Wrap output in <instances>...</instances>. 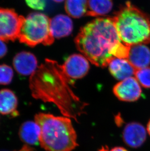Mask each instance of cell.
Wrapping results in <instances>:
<instances>
[{"label":"cell","mask_w":150,"mask_h":151,"mask_svg":"<svg viewBox=\"0 0 150 151\" xmlns=\"http://www.w3.org/2000/svg\"><path fill=\"white\" fill-rule=\"evenodd\" d=\"M75 44L89 61L102 68L114 58L127 59L131 47L120 40L112 17L98 18L87 23L81 28Z\"/></svg>","instance_id":"1"},{"label":"cell","mask_w":150,"mask_h":151,"mask_svg":"<svg viewBox=\"0 0 150 151\" xmlns=\"http://www.w3.org/2000/svg\"><path fill=\"white\" fill-rule=\"evenodd\" d=\"M69 79L64 75L61 66L56 62L46 59L44 64L38 67L30 76L29 88L33 97L44 102L53 103L65 116L76 118L75 103H82L74 93L67 91ZM78 113L79 112H78Z\"/></svg>","instance_id":"2"},{"label":"cell","mask_w":150,"mask_h":151,"mask_svg":"<svg viewBox=\"0 0 150 151\" xmlns=\"http://www.w3.org/2000/svg\"><path fill=\"white\" fill-rule=\"evenodd\" d=\"M35 121L41 128L40 143L47 151H72L78 145L77 135L67 116L39 113Z\"/></svg>","instance_id":"3"},{"label":"cell","mask_w":150,"mask_h":151,"mask_svg":"<svg viewBox=\"0 0 150 151\" xmlns=\"http://www.w3.org/2000/svg\"><path fill=\"white\" fill-rule=\"evenodd\" d=\"M120 40L131 46L150 43V18L127 1L112 17Z\"/></svg>","instance_id":"4"},{"label":"cell","mask_w":150,"mask_h":151,"mask_svg":"<svg viewBox=\"0 0 150 151\" xmlns=\"http://www.w3.org/2000/svg\"><path fill=\"white\" fill-rule=\"evenodd\" d=\"M50 19L44 13H31L24 19L18 39L31 47L42 44H52L54 38L50 30Z\"/></svg>","instance_id":"5"},{"label":"cell","mask_w":150,"mask_h":151,"mask_svg":"<svg viewBox=\"0 0 150 151\" xmlns=\"http://www.w3.org/2000/svg\"><path fill=\"white\" fill-rule=\"evenodd\" d=\"M24 19L13 9L0 8V40L14 41L18 38Z\"/></svg>","instance_id":"6"},{"label":"cell","mask_w":150,"mask_h":151,"mask_svg":"<svg viewBox=\"0 0 150 151\" xmlns=\"http://www.w3.org/2000/svg\"><path fill=\"white\" fill-rule=\"evenodd\" d=\"M61 67L64 75L71 81L84 77L88 73L90 65L84 56L74 54L69 56Z\"/></svg>","instance_id":"7"},{"label":"cell","mask_w":150,"mask_h":151,"mask_svg":"<svg viewBox=\"0 0 150 151\" xmlns=\"http://www.w3.org/2000/svg\"><path fill=\"white\" fill-rule=\"evenodd\" d=\"M113 91L119 100L129 102L139 100L142 94L140 84L133 77L120 81L114 86Z\"/></svg>","instance_id":"8"},{"label":"cell","mask_w":150,"mask_h":151,"mask_svg":"<svg viewBox=\"0 0 150 151\" xmlns=\"http://www.w3.org/2000/svg\"><path fill=\"white\" fill-rule=\"evenodd\" d=\"M147 131L142 125L133 122L127 124L122 132V138L129 147L137 148L146 140Z\"/></svg>","instance_id":"9"},{"label":"cell","mask_w":150,"mask_h":151,"mask_svg":"<svg viewBox=\"0 0 150 151\" xmlns=\"http://www.w3.org/2000/svg\"><path fill=\"white\" fill-rule=\"evenodd\" d=\"M13 64L17 73L22 76H31L38 68L37 58L26 51L16 54L13 59Z\"/></svg>","instance_id":"10"},{"label":"cell","mask_w":150,"mask_h":151,"mask_svg":"<svg viewBox=\"0 0 150 151\" xmlns=\"http://www.w3.org/2000/svg\"><path fill=\"white\" fill-rule=\"evenodd\" d=\"M127 60L136 70L148 67L150 64V49L145 44L131 46Z\"/></svg>","instance_id":"11"},{"label":"cell","mask_w":150,"mask_h":151,"mask_svg":"<svg viewBox=\"0 0 150 151\" xmlns=\"http://www.w3.org/2000/svg\"><path fill=\"white\" fill-rule=\"evenodd\" d=\"M108 66L111 74L119 81L133 77L136 70L127 59L114 58L110 62Z\"/></svg>","instance_id":"12"},{"label":"cell","mask_w":150,"mask_h":151,"mask_svg":"<svg viewBox=\"0 0 150 151\" xmlns=\"http://www.w3.org/2000/svg\"><path fill=\"white\" fill-rule=\"evenodd\" d=\"M73 29L72 20L69 16L58 15L50 20V30L54 38L68 36L72 33Z\"/></svg>","instance_id":"13"},{"label":"cell","mask_w":150,"mask_h":151,"mask_svg":"<svg viewBox=\"0 0 150 151\" xmlns=\"http://www.w3.org/2000/svg\"><path fill=\"white\" fill-rule=\"evenodd\" d=\"M17 107L18 99L14 93L6 88L0 90V113L16 117L19 115Z\"/></svg>","instance_id":"14"},{"label":"cell","mask_w":150,"mask_h":151,"mask_svg":"<svg viewBox=\"0 0 150 151\" xmlns=\"http://www.w3.org/2000/svg\"><path fill=\"white\" fill-rule=\"evenodd\" d=\"M19 134L24 142L35 145L40 142L41 128L35 121H26L20 127Z\"/></svg>","instance_id":"15"},{"label":"cell","mask_w":150,"mask_h":151,"mask_svg":"<svg viewBox=\"0 0 150 151\" xmlns=\"http://www.w3.org/2000/svg\"><path fill=\"white\" fill-rule=\"evenodd\" d=\"M113 6L112 0H88L87 16H104L112 10Z\"/></svg>","instance_id":"16"},{"label":"cell","mask_w":150,"mask_h":151,"mask_svg":"<svg viewBox=\"0 0 150 151\" xmlns=\"http://www.w3.org/2000/svg\"><path fill=\"white\" fill-rule=\"evenodd\" d=\"M64 8L69 16L73 18H80L87 15L88 0H66Z\"/></svg>","instance_id":"17"},{"label":"cell","mask_w":150,"mask_h":151,"mask_svg":"<svg viewBox=\"0 0 150 151\" xmlns=\"http://www.w3.org/2000/svg\"><path fill=\"white\" fill-rule=\"evenodd\" d=\"M135 76L140 85L145 88H150V67L136 70Z\"/></svg>","instance_id":"18"},{"label":"cell","mask_w":150,"mask_h":151,"mask_svg":"<svg viewBox=\"0 0 150 151\" xmlns=\"http://www.w3.org/2000/svg\"><path fill=\"white\" fill-rule=\"evenodd\" d=\"M14 73L10 66L6 65H0V85H8L11 82Z\"/></svg>","instance_id":"19"},{"label":"cell","mask_w":150,"mask_h":151,"mask_svg":"<svg viewBox=\"0 0 150 151\" xmlns=\"http://www.w3.org/2000/svg\"><path fill=\"white\" fill-rule=\"evenodd\" d=\"M27 5L35 10H43L46 6V0H25Z\"/></svg>","instance_id":"20"},{"label":"cell","mask_w":150,"mask_h":151,"mask_svg":"<svg viewBox=\"0 0 150 151\" xmlns=\"http://www.w3.org/2000/svg\"><path fill=\"white\" fill-rule=\"evenodd\" d=\"M7 52V47L2 40H0V59L4 57Z\"/></svg>","instance_id":"21"},{"label":"cell","mask_w":150,"mask_h":151,"mask_svg":"<svg viewBox=\"0 0 150 151\" xmlns=\"http://www.w3.org/2000/svg\"><path fill=\"white\" fill-rule=\"evenodd\" d=\"M109 151H128L126 149L122 147H115Z\"/></svg>","instance_id":"22"},{"label":"cell","mask_w":150,"mask_h":151,"mask_svg":"<svg viewBox=\"0 0 150 151\" xmlns=\"http://www.w3.org/2000/svg\"><path fill=\"white\" fill-rule=\"evenodd\" d=\"M147 131L148 133L149 134V135H150V120H149V122H148L147 124Z\"/></svg>","instance_id":"23"},{"label":"cell","mask_w":150,"mask_h":151,"mask_svg":"<svg viewBox=\"0 0 150 151\" xmlns=\"http://www.w3.org/2000/svg\"><path fill=\"white\" fill-rule=\"evenodd\" d=\"M53 1H55L56 3H61L62 1H64V0H53Z\"/></svg>","instance_id":"24"}]
</instances>
